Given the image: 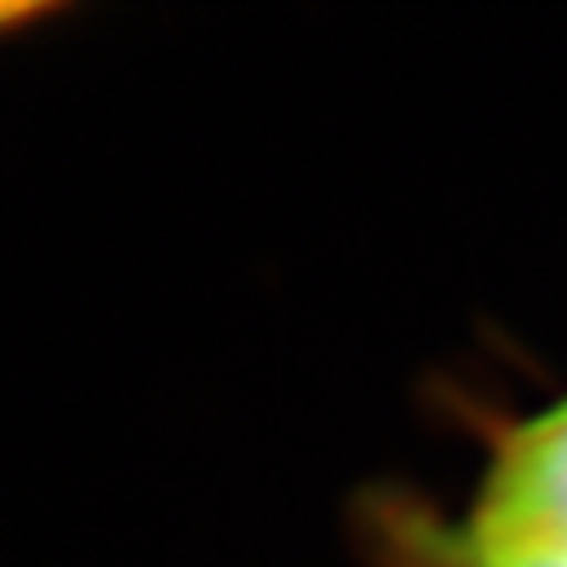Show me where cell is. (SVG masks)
I'll use <instances>...</instances> for the list:
<instances>
[{"label": "cell", "instance_id": "obj_1", "mask_svg": "<svg viewBox=\"0 0 567 567\" xmlns=\"http://www.w3.org/2000/svg\"><path fill=\"white\" fill-rule=\"evenodd\" d=\"M474 540L567 554V402L509 439L487 483Z\"/></svg>", "mask_w": 567, "mask_h": 567}, {"label": "cell", "instance_id": "obj_2", "mask_svg": "<svg viewBox=\"0 0 567 567\" xmlns=\"http://www.w3.org/2000/svg\"><path fill=\"white\" fill-rule=\"evenodd\" d=\"M470 567H567V554H549V549H532V545L470 540Z\"/></svg>", "mask_w": 567, "mask_h": 567}, {"label": "cell", "instance_id": "obj_3", "mask_svg": "<svg viewBox=\"0 0 567 567\" xmlns=\"http://www.w3.org/2000/svg\"><path fill=\"white\" fill-rule=\"evenodd\" d=\"M19 19H23L19 10H0V23H19Z\"/></svg>", "mask_w": 567, "mask_h": 567}]
</instances>
